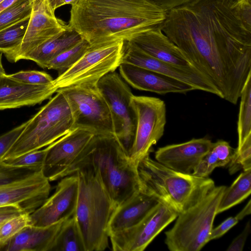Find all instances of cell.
<instances>
[{
	"mask_svg": "<svg viewBox=\"0 0 251 251\" xmlns=\"http://www.w3.org/2000/svg\"><path fill=\"white\" fill-rule=\"evenodd\" d=\"M51 251H85L83 240L74 215L62 223Z\"/></svg>",
	"mask_w": 251,
	"mask_h": 251,
	"instance_id": "25",
	"label": "cell"
},
{
	"mask_svg": "<svg viewBox=\"0 0 251 251\" xmlns=\"http://www.w3.org/2000/svg\"><path fill=\"white\" fill-rule=\"evenodd\" d=\"M251 213V201L249 200L244 208L235 216L229 217L215 228H213L209 241L219 238L236 225L238 222Z\"/></svg>",
	"mask_w": 251,
	"mask_h": 251,
	"instance_id": "35",
	"label": "cell"
},
{
	"mask_svg": "<svg viewBox=\"0 0 251 251\" xmlns=\"http://www.w3.org/2000/svg\"><path fill=\"white\" fill-rule=\"evenodd\" d=\"M32 12L30 0H17L0 13V30L26 18Z\"/></svg>",
	"mask_w": 251,
	"mask_h": 251,
	"instance_id": "32",
	"label": "cell"
},
{
	"mask_svg": "<svg viewBox=\"0 0 251 251\" xmlns=\"http://www.w3.org/2000/svg\"><path fill=\"white\" fill-rule=\"evenodd\" d=\"M90 47L85 40L63 51L47 62L44 68L57 71L61 75L74 65Z\"/></svg>",
	"mask_w": 251,
	"mask_h": 251,
	"instance_id": "30",
	"label": "cell"
},
{
	"mask_svg": "<svg viewBox=\"0 0 251 251\" xmlns=\"http://www.w3.org/2000/svg\"><path fill=\"white\" fill-rule=\"evenodd\" d=\"M48 150V146L44 149L31 151L15 158L0 160L3 167L36 171L43 168Z\"/></svg>",
	"mask_w": 251,
	"mask_h": 251,
	"instance_id": "31",
	"label": "cell"
},
{
	"mask_svg": "<svg viewBox=\"0 0 251 251\" xmlns=\"http://www.w3.org/2000/svg\"><path fill=\"white\" fill-rule=\"evenodd\" d=\"M213 143L207 138L192 139L184 143L167 145L155 152L156 160L176 172L191 175Z\"/></svg>",
	"mask_w": 251,
	"mask_h": 251,
	"instance_id": "17",
	"label": "cell"
},
{
	"mask_svg": "<svg viewBox=\"0 0 251 251\" xmlns=\"http://www.w3.org/2000/svg\"><path fill=\"white\" fill-rule=\"evenodd\" d=\"M28 122L27 121L0 136V186L27 174H24L20 172L21 169L3 167L0 164V160L21 134Z\"/></svg>",
	"mask_w": 251,
	"mask_h": 251,
	"instance_id": "29",
	"label": "cell"
},
{
	"mask_svg": "<svg viewBox=\"0 0 251 251\" xmlns=\"http://www.w3.org/2000/svg\"><path fill=\"white\" fill-rule=\"evenodd\" d=\"M2 0H0V2Z\"/></svg>",
	"mask_w": 251,
	"mask_h": 251,
	"instance_id": "48",
	"label": "cell"
},
{
	"mask_svg": "<svg viewBox=\"0 0 251 251\" xmlns=\"http://www.w3.org/2000/svg\"><path fill=\"white\" fill-rule=\"evenodd\" d=\"M141 190L156 198L178 214L189 208L215 186L214 181L173 170L147 154L138 162Z\"/></svg>",
	"mask_w": 251,
	"mask_h": 251,
	"instance_id": "4",
	"label": "cell"
},
{
	"mask_svg": "<svg viewBox=\"0 0 251 251\" xmlns=\"http://www.w3.org/2000/svg\"><path fill=\"white\" fill-rule=\"evenodd\" d=\"M131 103L136 115V130L130 158L135 162L150 153L163 136L166 124V108L159 98L132 95Z\"/></svg>",
	"mask_w": 251,
	"mask_h": 251,
	"instance_id": "11",
	"label": "cell"
},
{
	"mask_svg": "<svg viewBox=\"0 0 251 251\" xmlns=\"http://www.w3.org/2000/svg\"><path fill=\"white\" fill-rule=\"evenodd\" d=\"M137 66L168 75L193 86L195 90L220 94L208 79L194 68L176 66L149 55L131 41H124L121 63Z\"/></svg>",
	"mask_w": 251,
	"mask_h": 251,
	"instance_id": "15",
	"label": "cell"
},
{
	"mask_svg": "<svg viewBox=\"0 0 251 251\" xmlns=\"http://www.w3.org/2000/svg\"><path fill=\"white\" fill-rule=\"evenodd\" d=\"M219 167L221 166L218 157L215 151L211 149L200 161L192 175L207 177L216 168Z\"/></svg>",
	"mask_w": 251,
	"mask_h": 251,
	"instance_id": "37",
	"label": "cell"
},
{
	"mask_svg": "<svg viewBox=\"0 0 251 251\" xmlns=\"http://www.w3.org/2000/svg\"><path fill=\"white\" fill-rule=\"evenodd\" d=\"M50 188L43 169L32 171L0 186V207L14 205L30 214L48 198Z\"/></svg>",
	"mask_w": 251,
	"mask_h": 251,
	"instance_id": "14",
	"label": "cell"
},
{
	"mask_svg": "<svg viewBox=\"0 0 251 251\" xmlns=\"http://www.w3.org/2000/svg\"><path fill=\"white\" fill-rule=\"evenodd\" d=\"M124 41H116L90 46L71 67L58 75L53 83L58 89L75 85L95 86L121 63Z\"/></svg>",
	"mask_w": 251,
	"mask_h": 251,
	"instance_id": "8",
	"label": "cell"
},
{
	"mask_svg": "<svg viewBox=\"0 0 251 251\" xmlns=\"http://www.w3.org/2000/svg\"><path fill=\"white\" fill-rule=\"evenodd\" d=\"M251 193V169L243 171L232 184L226 187L220 200L217 214L240 203Z\"/></svg>",
	"mask_w": 251,
	"mask_h": 251,
	"instance_id": "26",
	"label": "cell"
},
{
	"mask_svg": "<svg viewBox=\"0 0 251 251\" xmlns=\"http://www.w3.org/2000/svg\"><path fill=\"white\" fill-rule=\"evenodd\" d=\"M75 173L79 187L74 215L85 251H103L108 246V226L116 206L92 170L83 168Z\"/></svg>",
	"mask_w": 251,
	"mask_h": 251,
	"instance_id": "5",
	"label": "cell"
},
{
	"mask_svg": "<svg viewBox=\"0 0 251 251\" xmlns=\"http://www.w3.org/2000/svg\"><path fill=\"white\" fill-rule=\"evenodd\" d=\"M178 213L161 202L136 225L109 236L115 251H143Z\"/></svg>",
	"mask_w": 251,
	"mask_h": 251,
	"instance_id": "12",
	"label": "cell"
},
{
	"mask_svg": "<svg viewBox=\"0 0 251 251\" xmlns=\"http://www.w3.org/2000/svg\"><path fill=\"white\" fill-rule=\"evenodd\" d=\"M57 90L53 82L29 84L4 75L0 76V110L40 104L50 99Z\"/></svg>",
	"mask_w": 251,
	"mask_h": 251,
	"instance_id": "18",
	"label": "cell"
},
{
	"mask_svg": "<svg viewBox=\"0 0 251 251\" xmlns=\"http://www.w3.org/2000/svg\"><path fill=\"white\" fill-rule=\"evenodd\" d=\"M48 4L53 12H55V10L57 9V4L59 0H47Z\"/></svg>",
	"mask_w": 251,
	"mask_h": 251,
	"instance_id": "46",
	"label": "cell"
},
{
	"mask_svg": "<svg viewBox=\"0 0 251 251\" xmlns=\"http://www.w3.org/2000/svg\"><path fill=\"white\" fill-rule=\"evenodd\" d=\"M215 186L195 204L178 214L173 227L165 232V243L171 251H199L208 242L226 188Z\"/></svg>",
	"mask_w": 251,
	"mask_h": 251,
	"instance_id": "7",
	"label": "cell"
},
{
	"mask_svg": "<svg viewBox=\"0 0 251 251\" xmlns=\"http://www.w3.org/2000/svg\"><path fill=\"white\" fill-rule=\"evenodd\" d=\"M68 25L56 18L50 6L32 10L28 25L15 62L22 56L69 28Z\"/></svg>",
	"mask_w": 251,
	"mask_h": 251,
	"instance_id": "20",
	"label": "cell"
},
{
	"mask_svg": "<svg viewBox=\"0 0 251 251\" xmlns=\"http://www.w3.org/2000/svg\"><path fill=\"white\" fill-rule=\"evenodd\" d=\"M9 75L23 82L33 85L48 84L53 81L49 74L35 70L21 71Z\"/></svg>",
	"mask_w": 251,
	"mask_h": 251,
	"instance_id": "36",
	"label": "cell"
},
{
	"mask_svg": "<svg viewBox=\"0 0 251 251\" xmlns=\"http://www.w3.org/2000/svg\"><path fill=\"white\" fill-rule=\"evenodd\" d=\"M30 1L32 10H36L43 6L49 5L47 0H30Z\"/></svg>",
	"mask_w": 251,
	"mask_h": 251,
	"instance_id": "42",
	"label": "cell"
},
{
	"mask_svg": "<svg viewBox=\"0 0 251 251\" xmlns=\"http://www.w3.org/2000/svg\"><path fill=\"white\" fill-rule=\"evenodd\" d=\"M97 86L109 107L114 136L130 157L134 141L136 122L131 103L133 95L131 91L115 71L103 76Z\"/></svg>",
	"mask_w": 251,
	"mask_h": 251,
	"instance_id": "9",
	"label": "cell"
},
{
	"mask_svg": "<svg viewBox=\"0 0 251 251\" xmlns=\"http://www.w3.org/2000/svg\"><path fill=\"white\" fill-rule=\"evenodd\" d=\"M129 41L157 59L180 67L194 68L179 48L163 32L160 25L139 34Z\"/></svg>",
	"mask_w": 251,
	"mask_h": 251,
	"instance_id": "22",
	"label": "cell"
},
{
	"mask_svg": "<svg viewBox=\"0 0 251 251\" xmlns=\"http://www.w3.org/2000/svg\"><path fill=\"white\" fill-rule=\"evenodd\" d=\"M234 6H244L251 4V0H227Z\"/></svg>",
	"mask_w": 251,
	"mask_h": 251,
	"instance_id": "43",
	"label": "cell"
},
{
	"mask_svg": "<svg viewBox=\"0 0 251 251\" xmlns=\"http://www.w3.org/2000/svg\"><path fill=\"white\" fill-rule=\"evenodd\" d=\"M29 17L0 30V52L11 62H15L25 35Z\"/></svg>",
	"mask_w": 251,
	"mask_h": 251,
	"instance_id": "27",
	"label": "cell"
},
{
	"mask_svg": "<svg viewBox=\"0 0 251 251\" xmlns=\"http://www.w3.org/2000/svg\"><path fill=\"white\" fill-rule=\"evenodd\" d=\"M120 75L135 89L158 94H185L195 90L190 85L158 72L130 64L122 63Z\"/></svg>",
	"mask_w": 251,
	"mask_h": 251,
	"instance_id": "19",
	"label": "cell"
},
{
	"mask_svg": "<svg viewBox=\"0 0 251 251\" xmlns=\"http://www.w3.org/2000/svg\"><path fill=\"white\" fill-rule=\"evenodd\" d=\"M29 215L27 213H22L0 224V251L12 238L30 225Z\"/></svg>",
	"mask_w": 251,
	"mask_h": 251,
	"instance_id": "33",
	"label": "cell"
},
{
	"mask_svg": "<svg viewBox=\"0 0 251 251\" xmlns=\"http://www.w3.org/2000/svg\"><path fill=\"white\" fill-rule=\"evenodd\" d=\"M251 231L250 222L247 223L243 231L230 243L227 251H242Z\"/></svg>",
	"mask_w": 251,
	"mask_h": 251,
	"instance_id": "39",
	"label": "cell"
},
{
	"mask_svg": "<svg viewBox=\"0 0 251 251\" xmlns=\"http://www.w3.org/2000/svg\"><path fill=\"white\" fill-rule=\"evenodd\" d=\"M62 221L46 226H28L12 238L3 251H51Z\"/></svg>",
	"mask_w": 251,
	"mask_h": 251,
	"instance_id": "23",
	"label": "cell"
},
{
	"mask_svg": "<svg viewBox=\"0 0 251 251\" xmlns=\"http://www.w3.org/2000/svg\"><path fill=\"white\" fill-rule=\"evenodd\" d=\"M166 12L149 0H79L68 25L90 46L128 41L160 25Z\"/></svg>",
	"mask_w": 251,
	"mask_h": 251,
	"instance_id": "2",
	"label": "cell"
},
{
	"mask_svg": "<svg viewBox=\"0 0 251 251\" xmlns=\"http://www.w3.org/2000/svg\"><path fill=\"white\" fill-rule=\"evenodd\" d=\"M17 0H2L0 2V13L8 7Z\"/></svg>",
	"mask_w": 251,
	"mask_h": 251,
	"instance_id": "44",
	"label": "cell"
},
{
	"mask_svg": "<svg viewBox=\"0 0 251 251\" xmlns=\"http://www.w3.org/2000/svg\"><path fill=\"white\" fill-rule=\"evenodd\" d=\"M166 13L172 9L187 4L193 0H149Z\"/></svg>",
	"mask_w": 251,
	"mask_h": 251,
	"instance_id": "40",
	"label": "cell"
},
{
	"mask_svg": "<svg viewBox=\"0 0 251 251\" xmlns=\"http://www.w3.org/2000/svg\"><path fill=\"white\" fill-rule=\"evenodd\" d=\"M137 164L126 155L115 136L95 135L70 175L83 168L92 170L116 207L141 189Z\"/></svg>",
	"mask_w": 251,
	"mask_h": 251,
	"instance_id": "3",
	"label": "cell"
},
{
	"mask_svg": "<svg viewBox=\"0 0 251 251\" xmlns=\"http://www.w3.org/2000/svg\"><path fill=\"white\" fill-rule=\"evenodd\" d=\"M79 0H59L57 4V8L66 4L71 5L76 3Z\"/></svg>",
	"mask_w": 251,
	"mask_h": 251,
	"instance_id": "45",
	"label": "cell"
},
{
	"mask_svg": "<svg viewBox=\"0 0 251 251\" xmlns=\"http://www.w3.org/2000/svg\"><path fill=\"white\" fill-rule=\"evenodd\" d=\"M1 59H2V55L1 53V54L0 55V76L3 75H6L5 70L2 66Z\"/></svg>",
	"mask_w": 251,
	"mask_h": 251,
	"instance_id": "47",
	"label": "cell"
},
{
	"mask_svg": "<svg viewBox=\"0 0 251 251\" xmlns=\"http://www.w3.org/2000/svg\"><path fill=\"white\" fill-rule=\"evenodd\" d=\"M56 94L28 120L1 160L11 159L47 147L73 129L74 120L61 92Z\"/></svg>",
	"mask_w": 251,
	"mask_h": 251,
	"instance_id": "6",
	"label": "cell"
},
{
	"mask_svg": "<svg viewBox=\"0 0 251 251\" xmlns=\"http://www.w3.org/2000/svg\"><path fill=\"white\" fill-rule=\"evenodd\" d=\"M70 106L74 128H82L95 135L114 136L109 107L97 86L75 85L58 89Z\"/></svg>",
	"mask_w": 251,
	"mask_h": 251,
	"instance_id": "10",
	"label": "cell"
},
{
	"mask_svg": "<svg viewBox=\"0 0 251 251\" xmlns=\"http://www.w3.org/2000/svg\"><path fill=\"white\" fill-rule=\"evenodd\" d=\"M160 28L220 98L236 104L251 75V4L193 0L167 12Z\"/></svg>",
	"mask_w": 251,
	"mask_h": 251,
	"instance_id": "1",
	"label": "cell"
},
{
	"mask_svg": "<svg viewBox=\"0 0 251 251\" xmlns=\"http://www.w3.org/2000/svg\"><path fill=\"white\" fill-rule=\"evenodd\" d=\"M82 40L79 34L69 26L67 30L22 56L20 60L33 61L44 68L47 62Z\"/></svg>",
	"mask_w": 251,
	"mask_h": 251,
	"instance_id": "24",
	"label": "cell"
},
{
	"mask_svg": "<svg viewBox=\"0 0 251 251\" xmlns=\"http://www.w3.org/2000/svg\"><path fill=\"white\" fill-rule=\"evenodd\" d=\"M237 121L238 146L251 137V75L241 91Z\"/></svg>",
	"mask_w": 251,
	"mask_h": 251,
	"instance_id": "28",
	"label": "cell"
},
{
	"mask_svg": "<svg viewBox=\"0 0 251 251\" xmlns=\"http://www.w3.org/2000/svg\"><path fill=\"white\" fill-rule=\"evenodd\" d=\"M211 149L216 153L221 167L226 166L228 164L235 151V149L227 142L222 140L213 143Z\"/></svg>",
	"mask_w": 251,
	"mask_h": 251,
	"instance_id": "38",
	"label": "cell"
},
{
	"mask_svg": "<svg viewBox=\"0 0 251 251\" xmlns=\"http://www.w3.org/2000/svg\"><path fill=\"white\" fill-rule=\"evenodd\" d=\"M78 187L76 173L63 177L54 193L29 215L30 226H46L73 216L77 204Z\"/></svg>",
	"mask_w": 251,
	"mask_h": 251,
	"instance_id": "16",
	"label": "cell"
},
{
	"mask_svg": "<svg viewBox=\"0 0 251 251\" xmlns=\"http://www.w3.org/2000/svg\"><path fill=\"white\" fill-rule=\"evenodd\" d=\"M24 213L26 212L14 205L0 207V224L7 219Z\"/></svg>",
	"mask_w": 251,
	"mask_h": 251,
	"instance_id": "41",
	"label": "cell"
},
{
	"mask_svg": "<svg viewBox=\"0 0 251 251\" xmlns=\"http://www.w3.org/2000/svg\"><path fill=\"white\" fill-rule=\"evenodd\" d=\"M228 167L230 175L242 169L243 171L251 169V137L235 149Z\"/></svg>",
	"mask_w": 251,
	"mask_h": 251,
	"instance_id": "34",
	"label": "cell"
},
{
	"mask_svg": "<svg viewBox=\"0 0 251 251\" xmlns=\"http://www.w3.org/2000/svg\"><path fill=\"white\" fill-rule=\"evenodd\" d=\"M159 202L141 189L135 193L113 212L108 226L109 236L138 224Z\"/></svg>",
	"mask_w": 251,
	"mask_h": 251,
	"instance_id": "21",
	"label": "cell"
},
{
	"mask_svg": "<svg viewBox=\"0 0 251 251\" xmlns=\"http://www.w3.org/2000/svg\"><path fill=\"white\" fill-rule=\"evenodd\" d=\"M95 135L82 128H74L48 146L43 168L50 181L69 176L72 168Z\"/></svg>",
	"mask_w": 251,
	"mask_h": 251,
	"instance_id": "13",
	"label": "cell"
}]
</instances>
